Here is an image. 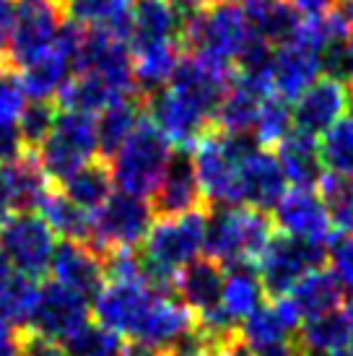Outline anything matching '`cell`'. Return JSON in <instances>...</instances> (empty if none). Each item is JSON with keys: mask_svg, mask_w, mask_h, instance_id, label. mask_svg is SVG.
Masks as SVG:
<instances>
[{"mask_svg": "<svg viewBox=\"0 0 353 356\" xmlns=\"http://www.w3.org/2000/svg\"><path fill=\"white\" fill-rule=\"evenodd\" d=\"M208 211H192L185 216L158 218L151 224L140 252V273L151 289L164 297H174V276L179 268L192 263L206 245Z\"/></svg>", "mask_w": 353, "mask_h": 356, "instance_id": "6da1fadb", "label": "cell"}, {"mask_svg": "<svg viewBox=\"0 0 353 356\" xmlns=\"http://www.w3.org/2000/svg\"><path fill=\"white\" fill-rule=\"evenodd\" d=\"M275 237L273 218L249 206H213L206 221V255L224 268L249 263L263 255Z\"/></svg>", "mask_w": 353, "mask_h": 356, "instance_id": "7a4b0ae2", "label": "cell"}, {"mask_svg": "<svg viewBox=\"0 0 353 356\" xmlns=\"http://www.w3.org/2000/svg\"><path fill=\"white\" fill-rule=\"evenodd\" d=\"M172 154H174V146L146 115L136 133L107 161L112 182L120 188V193L146 198L161 182L169 161H172Z\"/></svg>", "mask_w": 353, "mask_h": 356, "instance_id": "3957f363", "label": "cell"}, {"mask_svg": "<svg viewBox=\"0 0 353 356\" xmlns=\"http://www.w3.org/2000/svg\"><path fill=\"white\" fill-rule=\"evenodd\" d=\"M249 40L252 31L247 24L245 8L231 3H211L203 10L187 16L179 34L182 52L200 55L224 65H234V60Z\"/></svg>", "mask_w": 353, "mask_h": 356, "instance_id": "277c9868", "label": "cell"}, {"mask_svg": "<svg viewBox=\"0 0 353 356\" xmlns=\"http://www.w3.org/2000/svg\"><path fill=\"white\" fill-rule=\"evenodd\" d=\"M255 146L252 136H224L213 128L197 140L192 161L208 206H239V161Z\"/></svg>", "mask_w": 353, "mask_h": 356, "instance_id": "5b68a950", "label": "cell"}, {"mask_svg": "<svg viewBox=\"0 0 353 356\" xmlns=\"http://www.w3.org/2000/svg\"><path fill=\"white\" fill-rule=\"evenodd\" d=\"M34 156L49 182L63 185L83 164L97 159V120L94 115L60 109L55 128Z\"/></svg>", "mask_w": 353, "mask_h": 356, "instance_id": "8992f818", "label": "cell"}, {"mask_svg": "<svg viewBox=\"0 0 353 356\" xmlns=\"http://www.w3.org/2000/svg\"><path fill=\"white\" fill-rule=\"evenodd\" d=\"M330 245H317L304 239L288 237V234H275L263 255L257 257V276L263 284V291L270 299L286 297L291 289L317 268L325 266Z\"/></svg>", "mask_w": 353, "mask_h": 356, "instance_id": "52a82bcc", "label": "cell"}, {"mask_svg": "<svg viewBox=\"0 0 353 356\" xmlns=\"http://www.w3.org/2000/svg\"><path fill=\"white\" fill-rule=\"evenodd\" d=\"M154 211L146 198L128 193H112L104 206L91 213V239L88 245L101 257L115 250H136L143 245L151 229Z\"/></svg>", "mask_w": 353, "mask_h": 356, "instance_id": "ba28073f", "label": "cell"}, {"mask_svg": "<svg viewBox=\"0 0 353 356\" xmlns=\"http://www.w3.org/2000/svg\"><path fill=\"white\" fill-rule=\"evenodd\" d=\"M68 21L63 0H16L13 29L8 42V63L26 68L55 44L63 24Z\"/></svg>", "mask_w": 353, "mask_h": 356, "instance_id": "9c48e42d", "label": "cell"}, {"mask_svg": "<svg viewBox=\"0 0 353 356\" xmlns=\"http://www.w3.org/2000/svg\"><path fill=\"white\" fill-rule=\"evenodd\" d=\"M55 234L40 213H13L0 224V252L13 270L40 281L49 273L55 255Z\"/></svg>", "mask_w": 353, "mask_h": 356, "instance_id": "30bf717a", "label": "cell"}, {"mask_svg": "<svg viewBox=\"0 0 353 356\" xmlns=\"http://www.w3.org/2000/svg\"><path fill=\"white\" fill-rule=\"evenodd\" d=\"M158 297H164V294H158L156 289L148 286L143 278L107 281L94 297L91 317L97 325L107 327L109 333L130 341V338H136V333L140 330L143 320Z\"/></svg>", "mask_w": 353, "mask_h": 356, "instance_id": "8fae6325", "label": "cell"}, {"mask_svg": "<svg viewBox=\"0 0 353 356\" xmlns=\"http://www.w3.org/2000/svg\"><path fill=\"white\" fill-rule=\"evenodd\" d=\"M146 115L174 149H195V143L213 128V118L182 91L164 86L146 97Z\"/></svg>", "mask_w": 353, "mask_h": 356, "instance_id": "7c38bea8", "label": "cell"}, {"mask_svg": "<svg viewBox=\"0 0 353 356\" xmlns=\"http://www.w3.org/2000/svg\"><path fill=\"white\" fill-rule=\"evenodd\" d=\"M91 323V305L79 291L63 286L58 281H47L40 289V302L29 320V330L65 343Z\"/></svg>", "mask_w": 353, "mask_h": 356, "instance_id": "4fadbf2b", "label": "cell"}, {"mask_svg": "<svg viewBox=\"0 0 353 356\" xmlns=\"http://www.w3.org/2000/svg\"><path fill=\"white\" fill-rule=\"evenodd\" d=\"M148 206L158 218L185 216L206 208V198L200 193V182L195 175V161L187 149H174L164 177L151 193Z\"/></svg>", "mask_w": 353, "mask_h": 356, "instance_id": "5bb4252c", "label": "cell"}, {"mask_svg": "<svg viewBox=\"0 0 353 356\" xmlns=\"http://www.w3.org/2000/svg\"><path fill=\"white\" fill-rule=\"evenodd\" d=\"M236 70L234 65H224V63H213L200 55H182L179 65H176L174 76L167 86L182 91L185 97L197 102L200 107L206 109L208 115H216L218 104L224 102L229 89L234 86Z\"/></svg>", "mask_w": 353, "mask_h": 356, "instance_id": "9a60e30c", "label": "cell"}, {"mask_svg": "<svg viewBox=\"0 0 353 356\" xmlns=\"http://www.w3.org/2000/svg\"><path fill=\"white\" fill-rule=\"evenodd\" d=\"M351 91L345 89V83L335 76H320L312 86L291 104L294 109V130L306 133V136H322L325 130H330L351 107Z\"/></svg>", "mask_w": 353, "mask_h": 356, "instance_id": "2e32d148", "label": "cell"}, {"mask_svg": "<svg viewBox=\"0 0 353 356\" xmlns=\"http://www.w3.org/2000/svg\"><path fill=\"white\" fill-rule=\"evenodd\" d=\"M286 177L270 149L255 146L239 161V206H249L257 211H273L278 200L286 195Z\"/></svg>", "mask_w": 353, "mask_h": 356, "instance_id": "e0dca14e", "label": "cell"}, {"mask_svg": "<svg viewBox=\"0 0 353 356\" xmlns=\"http://www.w3.org/2000/svg\"><path fill=\"white\" fill-rule=\"evenodd\" d=\"M273 224L284 234L304 242H317V245H330L333 242V227L325 211L322 200L314 190L291 188L278 200L273 208Z\"/></svg>", "mask_w": 353, "mask_h": 356, "instance_id": "ac0fdd59", "label": "cell"}, {"mask_svg": "<svg viewBox=\"0 0 353 356\" xmlns=\"http://www.w3.org/2000/svg\"><path fill=\"white\" fill-rule=\"evenodd\" d=\"M302 323L304 320L296 312V307L291 305L288 297L263 302L252 315H247L239 323V341L252 354L265 351V348L284 346V343H294Z\"/></svg>", "mask_w": 353, "mask_h": 356, "instance_id": "d6986e66", "label": "cell"}, {"mask_svg": "<svg viewBox=\"0 0 353 356\" xmlns=\"http://www.w3.org/2000/svg\"><path fill=\"white\" fill-rule=\"evenodd\" d=\"M52 281L79 291L81 297H97L99 289L107 284L104 257L86 242H60L49 263Z\"/></svg>", "mask_w": 353, "mask_h": 356, "instance_id": "ffe728a7", "label": "cell"}, {"mask_svg": "<svg viewBox=\"0 0 353 356\" xmlns=\"http://www.w3.org/2000/svg\"><path fill=\"white\" fill-rule=\"evenodd\" d=\"M322 76V55L299 40H288L275 47L273 91L281 99L294 104L314 81Z\"/></svg>", "mask_w": 353, "mask_h": 356, "instance_id": "44dd1931", "label": "cell"}, {"mask_svg": "<svg viewBox=\"0 0 353 356\" xmlns=\"http://www.w3.org/2000/svg\"><path fill=\"white\" fill-rule=\"evenodd\" d=\"M182 24L185 19L169 0H133L128 31L130 50L138 52L164 42H179Z\"/></svg>", "mask_w": 353, "mask_h": 356, "instance_id": "7402d4cb", "label": "cell"}, {"mask_svg": "<svg viewBox=\"0 0 353 356\" xmlns=\"http://www.w3.org/2000/svg\"><path fill=\"white\" fill-rule=\"evenodd\" d=\"M226 268L213 257H195L192 263L179 268L174 276V297L195 315L221 307Z\"/></svg>", "mask_w": 353, "mask_h": 356, "instance_id": "603a6c76", "label": "cell"}, {"mask_svg": "<svg viewBox=\"0 0 353 356\" xmlns=\"http://www.w3.org/2000/svg\"><path fill=\"white\" fill-rule=\"evenodd\" d=\"M197 325L195 312L185 307L176 297H158L151 307V312L146 315L140 330L136 333L138 343H146L151 348H167L169 343H174L176 338H182Z\"/></svg>", "mask_w": 353, "mask_h": 356, "instance_id": "cb8c5ba5", "label": "cell"}, {"mask_svg": "<svg viewBox=\"0 0 353 356\" xmlns=\"http://www.w3.org/2000/svg\"><path fill=\"white\" fill-rule=\"evenodd\" d=\"M278 164L284 169L286 182H291L294 188L302 190H314L317 182L322 179V156H320V140L291 130L278 146Z\"/></svg>", "mask_w": 353, "mask_h": 356, "instance_id": "d4e9b609", "label": "cell"}, {"mask_svg": "<svg viewBox=\"0 0 353 356\" xmlns=\"http://www.w3.org/2000/svg\"><path fill=\"white\" fill-rule=\"evenodd\" d=\"M143 118H146V99L140 94L109 104L97 120V156L109 161L120 146L136 133Z\"/></svg>", "mask_w": 353, "mask_h": 356, "instance_id": "484cf974", "label": "cell"}, {"mask_svg": "<svg viewBox=\"0 0 353 356\" xmlns=\"http://www.w3.org/2000/svg\"><path fill=\"white\" fill-rule=\"evenodd\" d=\"M252 37L270 47H281L291 40L302 24L299 10L288 0H249L245 8Z\"/></svg>", "mask_w": 353, "mask_h": 356, "instance_id": "4316f807", "label": "cell"}, {"mask_svg": "<svg viewBox=\"0 0 353 356\" xmlns=\"http://www.w3.org/2000/svg\"><path fill=\"white\" fill-rule=\"evenodd\" d=\"M302 356H338L351 348V327L345 309L304 320L294 338Z\"/></svg>", "mask_w": 353, "mask_h": 356, "instance_id": "83f0119b", "label": "cell"}, {"mask_svg": "<svg viewBox=\"0 0 353 356\" xmlns=\"http://www.w3.org/2000/svg\"><path fill=\"white\" fill-rule=\"evenodd\" d=\"M286 297L291 299L302 320H312V317H322L340 309L345 294L330 270L317 268V270H309Z\"/></svg>", "mask_w": 353, "mask_h": 356, "instance_id": "f1b7e54d", "label": "cell"}, {"mask_svg": "<svg viewBox=\"0 0 353 356\" xmlns=\"http://www.w3.org/2000/svg\"><path fill=\"white\" fill-rule=\"evenodd\" d=\"M179 60H182L179 42H164V44L133 52V81H136L138 94L146 99L154 91L164 89L174 76Z\"/></svg>", "mask_w": 353, "mask_h": 356, "instance_id": "f546056e", "label": "cell"}, {"mask_svg": "<svg viewBox=\"0 0 353 356\" xmlns=\"http://www.w3.org/2000/svg\"><path fill=\"white\" fill-rule=\"evenodd\" d=\"M0 167L6 172L13 213H31L34 208H40V203L49 193V179L42 172L37 156L26 151L16 161L0 164Z\"/></svg>", "mask_w": 353, "mask_h": 356, "instance_id": "4dcf8cb0", "label": "cell"}, {"mask_svg": "<svg viewBox=\"0 0 353 356\" xmlns=\"http://www.w3.org/2000/svg\"><path fill=\"white\" fill-rule=\"evenodd\" d=\"M125 99L115 86H109L104 79H99L94 73H73L70 81L60 89L55 97L58 107L63 112H83V115H101L109 104Z\"/></svg>", "mask_w": 353, "mask_h": 356, "instance_id": "1f68e13d", "label": "cell"}, {"mask_svg": "<svg viewBox=\"0 0 353 356\" xmlns=\"http://www.w3.org/2000/svg\"><path fill=\"white\" fill-rule=\"evenodd\" d=\"M112 172H109V164L104 159H91L88 164L70 175L60 188H63V195L68 200H73L79 208L94 213L99 208L104 206L112 195Z\"/></svg>", "mask_w": 353, "mask_h": 356, "instance_id": "d6a6232c", "label": "cell"}, {"mask_svg": "<svg viewBox=\"0 0 353 356\" xmlns=\"http://www.w3.org/2000/svg\"><path fill=\"white\" fill-rule=\"evenodd\" d=\"M63 8L81 26H101L128 42L133 0H63Z\"/></svg>", "mask_w": 353, "mask_h": 356, "instance_id": "836d02e7", "label": "cell"}, {"mask_svg": "<svg viewBox=\"0 0 353 356\" xmlns=\"http://www.w3.org/2000/svg\"><path fill=\"white\" fill-rule=\"evenodd\" d=\"M265 291L260 284L257 270L249 263H239V266L226 268L224 291H221V307L236 323H242L247 315H252L257 307L263 305Z\"/></svg>", "mask_w": 353, "mask_h": 356, "instance_id": "e575fe53", "label": "cell"}, {"mask_svg": "<svg viewBox=\"0 0 353 356\" xmlns=\"http://www.w3.org/2000/svg\"><path fill=\"white\" fill-rule=\"evenodd\" d=\"M263 99L265 97L247 89L245 83L234 81V86L229 89V94L213 115V130L224 133V136H252L257 109H260Z\"/></svg>", "mask_w": 353, "mask_h": 356, "instance_id": "d590c367", "label": "cell"}, {"mask_svg": "<svg viewBox=\"0 0 353 356\" xmlns=\"http://www.w3.org/2000/svg\"><path fill=\"white\" fill-rule=\"evenodd\" d=\"M37 211L47 221L52 234H60L65 242H86L88 245V239H91V213L79 208L73 200L65 198L63 193H52L49 190Z\"/></svg>", "mask_w": 353, "mask_h": 356, "instance_id": "8d00e7d4", "label": "cell"}, {"mask_svg": "<svg viewBox=\"0 0 353 356\" xmlns=\"http://www.w3.org/2000/svg\"><path fill=\"white\" fill-rule=\"evenodd\" d=\"M317 195L322 200L330 227L338 234H353V177L345 175H322L317 182Z\"/></svg>", "mask_w": 353, "mask_h": 356, "instance_id": "74e56055", "label": "cell"}, {"mask_svg": "<svg viewBox=\"0 0 353 356\" xmlns=\"http://www.w3.org/2000/svg\"><path fill=\"white\" fill-rule=\"evenodd\" d=\"M291 130H294V109H291V102L281 99L278 94L265 97L260 102L255 128H252V138H255L257 146L273 149Z\"/></svg>", "mask_w": 353, "mask_h": 356, "instance_id": "f35d334b", "label": "cell"}, {"mask_svg": "<svg viewBox=\"0 0 353 356\" xmlns=\"http://www.w3.org/2000/svg\"><path fill=\"white\" fill-rule=\"evenodd\" d=\"M320 156L322 167L333 175L353 177V115H345L320 138Z\"/></svg>", "mask_w": 353, "mask_h": 356, "instance_id": "ab89813d", "label": "cell"}, {"mask_svg": "<svg viewBox=\"0 0 353 356\" xmlns=\"http://www.w3.org/2000/svg\"><path fill=\"white\" fill-rule=\"evenodd\" d=\"M60 107L55 99L49 102H29L24 115L19 120L21 140H24V149L29 154H37L42 143L47 140V136L52 133L55 122H58Z\"/></svg>", "mask_w": 353, "mask_h": 356, "instance_id": "60d3db41", "label": "cell"}, {"mask_svg": "<svg viewBox=\"0 0 353 356\" xmlns=\"http://www.w3.org/2000/svg\"><path fill=\"white\" fill-rule=\"evenodd\" d=\"M125 338L109 333L107 327L97 325L94 320L86 327H81L76 336L65 341L63 346L68 351V356H120Z\"/></svg>", "mask_w": 353, "mask_h": 356, "instance_id": "b9f144b4", "label": "cell"}, {"mask_svg": "<svg viewBox=\"0 0 353 356\" xmlns=\"http://www.w3.org/2000/svg\"><path fill=\"white\" fill-rule=\"evenodd\" d=\"M29 94L24 89L19 68L10 63H0V125H19L24 109L29 104Z\"/></svg>", "mask_w": 353, "mask_h": 356, "instance_id": "7bdbcfd3", "label": "cell"}, {"mask_svg": "<svg viewBox=\"0 0 353 356\" xmlns=\"http://www.w3.org/2000/svg\"><path fill=\"white\" fill-rule=\"evenodd\" d=\"M327 263H330L333 278L343 289V294L353 297V234L333 237L327 248Z\"/></svg>", "mask_w": 353, "mask_h": 356, "instance_id": "ee69618b", "label": "cell"}, {"mask_svg": "<svg viewBox=\"0 0 353 356\" xmlns=\"http://www.w3.org/2000/svg\"><path fill=\"white\" fill-rule=\"evenodd\" d=\"M229 346V343H226ZM216 341H211V338L200 330V327H192L190 333H185L182 338H176L174 343H169L167 348H161V356H213L218 351Z\"/></svg>", "mask_w": 353, "mask_h": 356, "instance_id": "f6af8a7d", "label": "cell"}, {"mask_svg": "<svg viewBox=\"0 0 353 356\" xmlns=\"http://www.w3.org/2000/svg\"><path fill=\"white\" fill-rule=\"evenodd\" d=\"M19 356H68V351L58 341L24 327L19 336Z\"/></svg>", "mask_w": 353, "mask_h": 356, "instance_id": "bcb514c9", "label": "cell"}, {"mask_svg": "<svg viewBox=\"0 0 353 356\" xmlns=\"http://www.w3.org/2000/svg\"><path fill=\"white\" fill-rule=\"evenodd\" d=\"M21 154H26V149L21 140L19 125H0V164H10Z\"/></svg>", "mask_w": 353, "mask_h": 356, "instance_id": "7dc6e473", "label": "cell"}, {"mask_svg": "<svg viewBox=\"0 0 353 356\" xmlns=\"http://www.w3.org/2000/svg\"><path fill=\"white\" fill-rule=\"evenodd\" d=\"M16 0H0V63H8V42L13 29Z\"/></svg>", "mask_w": 353, "mask_h": 356, "instance_id": "c3c4849f", "label": "cell"}, {"mask_svg": "<svg viewBox=\"0 0 353 356\" xmlns=\"http://www.w3.org/2000/svg\"><path fill=\"white\" fill-rule=\"evenodd\" d=\"M302 19H322L333 10L335 0H288Z\"/></svg>", "mask_w": 353, "mask_h": 356, "instance_id": "681fc988", "label": "cell"}, {"mask_svg": "<svg viewBox=\"0 0 353 356\" xmlns=\"http://www.w3.org/2000/svg\"><path fill=\"white\" fill-rule=\"evenodd\" d=\"M340 81L345 83V89L351 91V99H353V31L345 37V44H343V68H340Z\"/></svg>", "mask_w": 353, "mask_h": 356, "instance_id": "f907efd6", "label": "cell"}, {"mask_svg": "<svg viewBox=\"0 0 353 356\" xmlns=\"http://www.w3.org/2000/svg\"><path fill=\"white\" fill-rule=\"evenodd\" d=\"M169 3L179 10V16H182V19H187V16H192V13L203 10L206 6H211L213 0H169Z\"/></svg>", "mask_w": 353, "mask_h": 356, "instance_id": "816d5d0a", "label": "cell"}, {"mask_svg": "<svg viewBox=\"0 0 353 356\" xmlns=\"http://www.w3.org/2000/svg\"><path fill=\"white\" fill-rule=\"evenodd\" d=\"M213 356H252V351H249V348H247L245 343H242V341L236 338V341H231L229 346L218 348V351Z\"/></svg>", "mask_w": 353, "mask_h": 356, "instance_id": "f5cc1de1", "label": "cell"}, {"mask_svg": "<svg viewBox=\"0 0 353 356\" xmlns=\"http://www.w3.org/2000/svg\"><path fill=\"white\" fill-rule=\"evenodd\" d=\"M252 356H299V348H296V343H284V346L265 348V351H255Z\"/></svg>", "mask_w": 353, "mask_h": 356, "instance_id": "db71d44e", "label": "cell"}, {"mask_svg": "<svg viewBox=\"0 0 353 356\" xmlns=\"http://www.w3.org/2000/svg\"><path fill=\"white\" fill-rule=\"evenodd\" d=\"M16 276V270L10 268V263L6 260V255L0 252V297H3V291L8 289V284H10V278Z\"/></svg>", "mask_w": 353, "mask_h": 356, "instance_id": "11a10c76", "label": "cell"}, {"mask_svg": "<svg viewBox=\"0 0 353 356\" xmlns=\"http://www.w3.org/2000/svg\"><path fill=\"white\" fill-rule=\"evenodd\" d=\"M345 317H348V327H351V348H353V299L345 305Z\"/></svg>", "mask_w": 353, "mask_h": 356, "instance_id": "9f6ffc18", "label": "cell"}, {"mask_svg": "<svg viewBox=\"0 0 353 356\" xmlns=\"http://www.w3.org/2000/svg\"><path fill=\"white\" fill-rule=\"evenodd\" d=\"M213 3H231V6H239V3H249V0H213Z\"/></svg>", "mask_w": 353, "mask_h": 356, "instance_id": "6f0895ef", "label": "cell"}, {"mask_svg": "<svg viewBox=\"0 0 353 356\" xmlns=\"http://www.w3.org/2000/svg\"><path fill=\"white\" fill-rule=\"evenodd\" d=\"M299 356H302V354H299Z\"/></svg>", "mask_w": 353, "mask_h": 356, "instance_id": "680465c9", "label": "cell"}]
</instances>
